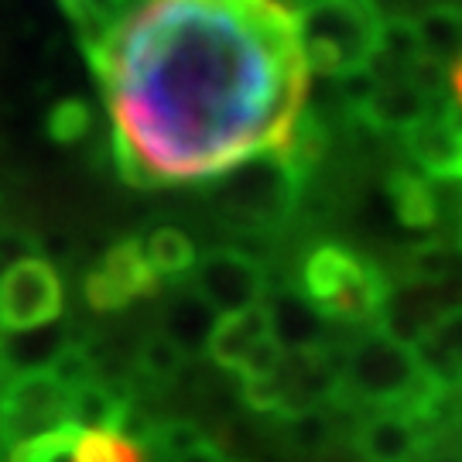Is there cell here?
I'll use <instances>...</instances> for the list:
<instances>
[{
	"label": "cell",
	"instance_id": "17",
	"mask_svg": "<svg viewBox=\"0 0 462 462\" xmlns=\"http://www.w3.org/2000/svg\"><path fill=\"white\" fill-rule=\"evenodd\" d=\"M414 42L421 59L431 66H456L459 62V45H462V17L452 4H435L425 14L411 21Z\"/></svg>",
	"mask_w": 462,
	"mask_h": 462
},
{
	"label": "cell",
	"instance_id": "25",
	"mask_svg": "<svg viewBox=\"0 0 462 462\" xmlns=\"http://www.w3.org/2000/svg\"><path fill=\"white\" fill-rule=\"evenodd\" d=\"M456 254L448 244H425L411 254V274L418 284H439L452 274Z\"/></svg>",
	"mask_w": 462,
	"mask_h": 462
},
{
	"label": "cell",
	"instance_id": "28",
	"mask_svg": "<svg viewBox=\"0 0 462 462\" xmlns=\"http://www.w3.org/2000/svg\"><path fill=\"white\" fill-rule=\"evenodd\" d=\"M49 131H51V137H59V141H79V137L89 131V110H86L83 103H76V99L59 103V106L51 110Z\"/></svg>",
	"mask_w": 462,
	"mask_h": 462
},
{
	"label": "cell",
	"instance_id": "29",
	"mask_svg": "<svg viewBox=\"0 0 462 462\" xmlns=\"http://www.w3.org/2000/svg\"><path fill=\"white\" fill-rule=\"evenodd\" d=\"M377 86H380V76L370 66L356 69V72H346V76H339V79H336V89H339V97L346 99L349 106L356 110V114H360L366 103H370V97L377 93Z\"/></svg>",
	"mask_w": 462,
	"mask_h": 462
},
{
	"label": "cell",
	"instance_id": "32",
	"mask_svg": "<svg viewBox=\"0 0 462 462\" xmlns=\"http://www.w3.org/2000/svg\"><path fill=\"white\" fill-rule=\"evenodd\" d=\"M179 462H223V456L216 452L213 442H206V446H199L196 452H189V456H182Z\"/></svg>",
	"mask_w": 462,
	"mask_h": 462
},
{
	"label": "cell",
	"instance_id": "20",
	"mask_svg": "<svg viewBox=\"0 0 462 462\" xmlns=\"http://www.w3.org/2000/svg\"><path fill=\"white\" fill-rule=\"evenodd\" d=\"M79 435L83 431L62 425L55 431H45L38 439L17 442L7 448V462H79Z\"/></svg>",
	"mask_w": 462,
	"mask_h": 462
},
{
	"label": "cell",
	"instance_id": "6",
	"mask_svg": "<svg viewBox=\"0 0 462 462\" xmlns=\"http://www.w3.org/2000/svg\"><path fill=\"white\" fill-rule=\"evenodd\" d=\"M62 281L45 257H28L0 278V329L24 332L59 322Z\"/></svg>",
	"mask_w": 462,
	"mask_h": 462
},
{
	"label": "cell",
	"instance_id": "30",
	"mask_svg": "<svg viewBox=\"0 0 462 462\" xmlns=\"http://www.w3.org/2000/svg\"><path fill=\"white\" fill-rule=\"evenodd\" d=\"M38 257V244H34L28 233L21 230H0V278L11 271L14 264Z\"/></svg>",
	"mask_w": 462,
	"mask_h": 462
},
{
	"label": "cell",
	"instance_id": "34",
	"mask_svg": "<svg viewBox=\"0 0 462 462\" xmlns=\"http://www.w3.org/2000/svg\"><path fill=\"white\" fill-rule=\"evenodd\" d=\"M4 448H11V446H7V439H4V418H0V452H4Z\"/></svg>",
	"mask_w": 462,
	"mask_h": 462
},
{
	"label": "cell",
	"instance_id": "23",
	"mask_svg": "<svg viewBox=\"0 0 462 462\" xmlns=\"http://www.w3.org/2000/svg\"><path fill=\"white\" fill-rule=\"evenodd\" d=\"M76 456L79 462H144V452L124 442L116 431H83Z\"/></svg>",
	"mask_w": 462,
	"mask_h": 462
},
{
	"label": "cell",
	"instance_id": "26",
	"mask_svg": "<svg viewBox=\"0 0 462 462\" xmlns=\"http://www.w3.org/2000/svg\"><path fill=\"white\" fill-rule=\"evenodd\" d=\"M281 364H284V353H281L278 343L267 336V339H261V343H254V346L247 349V356L236 364L233 374H240L244 383H247V380H271L281 374Z\"/></svg>",
	"mask_w": 462,
	"mask_h": 462
},
{
	"label": "cell",
	"instance_id": "1",
	"mask_svg": "<svg viewBox=\"0 0 462 462\" xmlns=\"http://www.w3.org/2000/svg\"><path fill=\"white\" fill-rule=\"evenodd\" d=\"M89 59L137 185L281 158L305 120L312 72L284 0H141Z\"/></svg>",
	"mask_w": 462,
	"mask_h": 462
},
{
	"label": "cell",
	"instance_id": "18",
	"mask_svg": "<svg viewBox=\"0 0 462 462\" xmlns=\"http://www.w3.org/2000/svg\"><path fill=\"white\" fill-rule=\"evenodd\" d=\"M356 446L366 462H411L421 442L411 421H404L397 411H387L366 421L356 435Z\"/></svg>",
	"mask_w": 462,
	"mask_h": 462
},
{
	"label": "cell",
	"instance_id": "31",
	"mask_svg": "<svg viewBox=\"0 0 462 462\" xmlns=\"http://www.w3.org/2000/svg\"><path fill=\"white\" fill-rule=\"evenodd\" d=\"M244 401H247L250 408H257V411H274L281 414V383L278 377L271 380H247L244 383Z\"/></svg>",
	"mask_w": 462,
	"mask_h": 462
},
{
	"label": "cell",
	"instance_id": "27",
	"mask_svg": "<svg viewBox=\"0 0 462 462\" xmlns=\"http://www.w3.org/2000/svg\"><path fill=\"white\" fill-rule=\"evenodd\" d=\"M288 439L291 446H298L301 452H319L329 442V418L322 411H301L288 418Z\"/></svg>",
	"mask_w": 462,
	"mask_h": 462
},
{
	"label": "cell",
	"instance_id": "2",
	"mask_svg": "<svg viewBox=\"0 0 462 462\" xmlns=\"http://www.w3.org/2000/svg\"><path fill=\"white\" fill-rule=\"evenodd\" d=\"M291 14L309 72L339 79L370 66L383 24L374 0H301Z\"/></svg>",
	"mask_w": 462,
	"mask_h": 462
},
{
	"label": "cell",
	"instance_id": "33",
	"mask_svg": "<svg viewBox=\"0 0 462 462\" xmlns=\"http://www.w3.org/2000/svg\"><path fill=\"white\" fill-rule=\"evenodd\" d=\"M7 383H11V377H7V370L0 366V394H4V387H7Z\"/></svg>",
	"mask_w": 462,
	"mask_h": 462
},
{
	"label": "cell",
	"instance_id": "15",
	"mask_svg": "<svg viewBox=\"0 0 462 462\" xmlns=\"http://www.w3.org/2000/svg\"><path fill=\"white\" fill-rule=\"evenodd\" d=\"M127 408H131V394L124 387H106L99 380H89L83 387L69 391L66 425L79 431H116Z\"/></svg>",
	"mask_w": 462,
	"mask_h": 462
},
{
	"label": "cell",
	"instance_id": "3",
	"mask_svg": "<svg viewBox=\"0 0 462 462\" xmlns=\"http://www.w3.org/2000/svg\"><path fill=\"white\" fill-rule=\"evenodd\" d=\"M301 295L326 319L364 322L374 319L387 298V288L374 267L343 247H319L301 271Z\"/></svg>",
	"mask_w": 462,
	"mask_h": 462
},
{
	"label": "cell",
	"instance_id": "16",
	"mask_svg": "<svg viewBox=\"0 0 462 462\" xmlns=\"http://www.w3.org/2000/svg\"><path fill=\"white\" fill-rule=\"evenodd\" d=\"M267 336H271V329H267L264 305L219 315L213 326V336H209V346H206V356L216 360L219 366H226V370H236V364L247 356V349L254 343L267 339Z\"/></svg>",
	"mask_w": 462,
	"mask_h": 462
},
{
	"label": "cell",
	"instance_id": "11",
	"mask_svg": "<svg viewBox=\"0 0 462 462\" xmlns=\"http://www.w3.org/2000/svg\"><path fill=\"white\" fill-rule=\"evenodd\" d=\"M408 148L418 165L429 171L431 179H456L462 168V134L456 120V106L442 114L431 110L414 131L404 134Z\"/></svg>",
	"mask_w": 462,
	"mask_h": 462
},
{
	"label": "cell",
	"instance_id": "22",
	"mask_svg": "<svg viewBox=\"0 0 462 462\" xmlns=\"http://www.w3.org/2000/svg\"><path fill=\"white\" fill-rule=\"evenodd\" d=\"M134 366H137V374H144L154 383H171V380L182 374L185 356L158 332V336H148L141 343L137 356H134Z\"/></svg>",
	"mask_w": 462,
	"mask_h": 462
},
{
	"label": "cell",
	"instance_id": "5",
	"mask_svg": "<svg viewBox=\"0 0 462 462\" xmlns=\"http://www.w3.org/2000/svg\"><path fill=\"white\" fill-rule=\"evenodd\" d=\"M192 291L216 315L244 312L267 298L264 267L244 250H209L206 257H196V264H192Z\"/></svg>",
	"mask_w": 462,
	"mask_h": 462
},
{
	"label": "cell",
	"instance_id": "35",
	"mask_svg": "<svg viewBox=\"0 0 462 462\" xmlns=\"http://www.w3.org/2000/svg\"><path fill=\"white\" fill-rule=\"evenodd\" d=\"M0 343H4V329H0Z\"/></svg>",
	"mask_w": 462,
	"mask_h": 462
},
{
	"label": "cell",
	"instance_id": "21",
	"mask_svg": "<svg viewBox=\"0 0 462 462\" xmlns=\"http://www.w3.org/2000/svg\"><path fill=\"white\" fill-rule=\"evenodd\" d=\"M391 199H394V209L404 226H431L435 223L439 206H435V196H431L425 179L408 175V171L394 175L391 179Z\"/></svg>",
	"mask_w": 462,
	"mask_h": 462
},
{
	"label": "cell",
	"instance_id": "13",
	"mask_svg": "<svg viewBox=\"0 0 462 462\" xmlns=\"http://www.w3.org/2000/svg\"><path fill=\"white\" fill-rule=\"evenodd\" d=\"M72 339L59 322L42 326V329L7 332L0 343V366L7 370V377H28V374H49L51 360L69 346Z\"/></svg>",
	"mask_w": 462,
	"mask_h": 462
},
{
	"label": "cell",
	"instance_id": "24",
	"mask_svg": "<svg viewBox=\"0 0 462 462\" xmlns=\"http://www.w3.org/2000/svg\"><path fill=\"white\" fill-rule=\"evenodd\" d=\"M49 377L62 387V391H76V387H83L93 380V366H89V356H86V349L79 343H69L49 366Z\"/></svg>",
	"mask_w": 462,
	"mask_h": 462
},
{
	"label": "cell",
	"instance_id": "12",
	"mask_svg": "<svg viewBox=\"0 0 462 462\" xmlns=\"http://www.w3.org/2000/svg\"><path fill=\"white\" fill-rule=\"evenodd\" d=\"M429 114H431V97L429 93H421L408 76L380 79L377 93H374L370 103L360 110V116H366L374 127H380V131H394V134L414 131Z\"/></svg>",
	"mask_w": 462,
	"mask_h": 462
},
{
	"label": "cell",
	"instance_id": "9",
	"mask_svg": "<svg viewBox=\"0 0 462 462\" xmlns=\"http://www.w3.org/2000/svg\"><path fill=\"white\" fill-rule=\"evenodd\" d=\"M267 315L271 339L281 346V353H326V315L315 309L301 291H274L261 301Z\"/></svg>",
	"mask_w": 462,
	"mask_h": 462
},
{
	"label": "cell",
	"instance_id": "8",
	"mask_svg": "<svg viewBox=\"0 0 462 462\" xmlns=\"http://www.w3.org/2000/svg\"><path fill=\"white\" fill-rule=\"evenodd\" d=\"M158 288V278L151 274L148 261L141 254V244L124 240L99 261L86 278V301L97 312H114L131 305L134 298H144Z\"/></svg>",
	"mask_w": 462,
	"mask_h": 462
},
{
	"label": "cell",
	"instance_id": "7",
	"mask_svg": "<svg viewBox=\"0 0 462 462\" xmlns=\"http://www.w3.org/2000/svg\"><path fill=\"white\" fill-rule=\"evenodd\" d=\"M66 397L49 374H28L14 377L0 394V418H4V439L7 446L38 439L45 431L66 425Z\"/></svg>",
	"mask_w": 462,
	"mask_h": 462
},
{
	"label": "cell",
	"instance_id": "10",
	"mask_svg": "<svg viewBox=\"0 0 462 462\" xmlns=\"http://www.w3.org/2000/svg\"><path fill=\"white\" fill-rule=\"evenodd\" d=\"M295 192V175L281 158H254L230 171V202L244 216H274Z\"/></svg>",
	"mask_w": 462,
	"mask_h": 462
},
{
	"label": "cell",
	"instance_id": "36",
	"mask_svg": "<svg viewBox=\"0 0 462 462\" xmlns=\"http://www.w3.org/2000/svg\"><path fill=\"white\" fill-rule=\"evenodd\" d=\"M442 462H456V459H442Z\"/></svg>",
	"mask_w": 462,
	"mask_h": 462
},
{
	"label": "cell",
	"instance_id": "19",
	"mask_svg": "<svg viewBox=\"0 0 462 462\" xmlns=\"http://www.w3.org/2000/svg\"><path fill=\"white\" fill-rule=\"evenodd\" d=\"M141 254L148 261L154 278H179L196 264V244L179 226H158L141 244Z\"/></svg>",
	"mask_w": 462,
	"mask_h": 462
},
{
	"label": "cell",
	"instance_id": "4",
	"mask_svg": "<svg viewBox=\"0 0 462 462\" xmlns=\"http://www.w3.org/2000/svg\"><path fill=\"white\" fill-rule=\"evenodd\" d=\"M418 374L421 370L414 360V349L387 339L383 332H370L346 353L336 387H346L353 397L370 404H404Z\"/></svg>",
	"mask_w": 462,
	"mask_h": 462
},
{
	"label": "cell",
	"instance_id": "14",
	"mask_svg": "<svg viewBox=\"0 0 462 462\" xmlns=\"http://www.w3.org/2000/svg\"><path fill=\"white\" fill-rule=\"evenodd\" d=\"M219 315L196 295V291H182L168 301L165 315H162V336L182 356H202L209 346V336Z\"/></svg>",
	"mask_w": 462,
	"mask_h": 462
}]
</instances>
